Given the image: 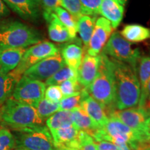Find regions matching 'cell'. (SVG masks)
<instances>
[{
    "label": "cell",
    "mask_w": 150,
    "mask_h": 150,
    "mask_svg": "<svg viewBox=\"0 0 150 150\" xmlns=\"http://www.w3.org/2000/svg\"><path fill=\"white\" fill-rule=\"evenodd\" d=\"M65 65V61L60 52L50 56L33 65L24 73V76L33 79L42 81L48 79Z\"/></svg>",
    "instance_id": "obj_11"
},
{
    "label": "cell",
    "mask_w": 150,
    "mask_h": 150,
    "mask_svg": "<svg viewBox=\"0 0 150 150\" xmlns=\"http://www.w3.org/2000/svg\"><path fill=\"white\" fill-rule=\"evenodd\" d=\"M16 149L26 150H56L47 127L42 126L13 130Z\"/></svg>",
    "instance_id": "obj_6"
},
{
    "label": "cell",
    "mask_w": 150,
    "mask_h": 150,
    "mask_svg": "<svg viewBox=\"0 0 150 150\" xmlns=\"http://www.w3.org/2000/svg\"><path fill=\"white\" fill-rule=\"evenodd\" d=\"M81 102L80 107L100 128H102L106 125L108 120V117L105 112L104 108L89 95L86 88L82 90L81 92Z\"/></svg>",
    "instance_id": "obj_14"
},
{
    "label": "cell",
    "mask_w": 150,
    "mask_h": 150,
    "mask_svg": "<svg viewBox=\"0 0 150 150\" xmlns=\"http://www.w3.org/2000/svg\"><path fill=\"white\" fill-rule=\"evenodd\" d=\"M109 116L116 118L131 129L145 135L146 122L150 117V110L139 106L124 110L114 109L109 112Z\"/></svg>",
    "instance_id": "obj_10"
},
{
    "label": "cell",
    "mask_w": 150,
    "mask_h": 150,
    "mask_svg": "<svg viewBox=\"0 0 150 150\" xmlns=\"http://www.w3.org/2000/svg\"><path fill=\"white\" fill-rule=\"evenodd\" d=\"M83 16L95 17L99 14L102 0H80Z\"/></svg>",
    "instance_id": "obj_33"
},
{
    "label": "cell",
    "mask_w": 150,
    "mask_h": 150,
    "mask_svg": "<svg viewBox=\"0 0 150 150\" xmlns=\"http://www.w3.org/2000/svg\"><path fill=\"white\" fill-rule=\"evenodd\" d=\"M121 35L130 42H140L150 38V29L138 24H127L121 31Z\"/></svg>",
    "instance_id": "obj_23"
},
{
    "label": "cell",
    "mask_w": 150,
    "mask_h": 150,
    "mask_svg": "<svg viewBox=\"0 0 150 150\" xmlns=\"http://www.w3.org/2000/svg\"><path fill=\"white\" fill-rule=\"evenodd\" d=\"M18 81L11 72L7 74L0 72V106L12 97Z\"/></svg>",
    "instance_id": "obj_24"
},
{
    "label": "cell",
    "mask_w": 150,
    "mask_h": 150,
    "mask_svg": "<svg viewBox=\"0 0 150 150\" xmlns=\"http://www.w3.org/2000/svg\"><path fill=\"white\" fill-rule=\"evenodd\" d=\"M112 60L115 82L116 109L124 110L136 107L139 104L141 95L137 70L127 63Z\"/></svg>",
    "instance_id": "obj_1"
},
{
    "label": "cell",
    "mask_w": 150,
    "mask_h": 150,
    "mask_svg": "<svg viewBox=\"0 0 150 150\" xmlns=\"http://www.w3.org/2000/svg\"><path fill=\"white\" fill-rule=\"evenodd\" d=\"M81 45L80 41L77 42L75 41L62 47L60 52L65 65L76 70H78L83 59V50Z\"/></svg>",
    "instance_id": "obj_19"
},
{
    "label": "cell",
    "mask_w": 150,
    "mask_h": 150,
    "mask_svg": "<svg viewBox=\"0 0 150 150\" xmlns=\"http://www.w3.org/2000/svg\"><path fill=\"white\" fill-rule=\"evenodd\" d=\"M99 65V56H92L86 54L79 67L78 81L83 88H87L97 74Z\"/></svg>",
    "instance_id": "obj_16"
},
{
    "label": "cell",
    "mask_w": 150,
    "mask_h": 150,
    "mask_svg": "<svg viewBox=\"0 0 150 150\" xmlns=\"http://www.w3.org/2000/svg\"><path fill=\"white\" fill-rule=\"evenodd\" d=\"M43 17L48 24V34L50 38L56 42H75L71 38L68 30L60 21L54 12H43Z\"/></svg>",
    "instance_id": "obj_17"
},
{
    "label": "cell",
    "mask_w": 150,
    "mask_h": 150,
    "mask_svg": "<svg viewBox=\"0 0 150 150\" xmlns=\"http://www.w3.org/2000/svg\"><path fill=\"white\" fill-rule=\"evenodd\" d=\"M9 8L20 18L29 21H35L39 18L41 6L40 0H3Z\"/></svg>",
    "instance_id": "obj_13"
},
{
    "label": "cell",
    "mask_w": 150,
    "mask_h": 150,
    "mask_svg": "<svg viewBox=\"0 0 150 150\" xmlns=\"http://www.w3.org/2000/svg\"><path fill=\"white\" fill-rule=\"evenodd\" d=\"M117 1H119V2L122 5V6H125V5L126 4V3H127V0H117Z\"/></svg>",
    "instance_id": "obj_44"
},
{
    "label": "cell",
    "mask_w": 150,
    "mask_h": 150,
    "mask_svg": "<svg viewBox=\"0 0 150 150\" xmlns=\"http://www.w3.org/2000/svg\"><path fill=\"white\" fill-rule=\"evenodd\" d=\"M16 139L8 129L0 128V150H14Z\"/></svg>",
    "instance_id": "obj_32"
},
{
    "label": "cell",
    "mask_w": 150,
    "mask_h": 150,
    "mask_svg": "<svg viewBox=\"0 0 150 150\" xmlns=\"http://www.w3.org/2000/svg\"><path fill=\"white\" fill-rule=\"evenodd\" d=\"M11 11L8 7L4 2L3 0H0V20L6 18L10 15Z\"/></svg>",
    "instance_id": "obj_39"
},
{
    "label": "cell",
    "mask_w": 150,
    "mask_h": 150,
    "mask_svg": "<svg viewBox=\"0 0 150 150\" xmlns=\"http://www.w3.org/2000/svg\"><path fill=\"white\" fill-rule=\"evenodd\" d=\"M97 150H118L117 146L106 140H95Z\"/></svg>",
    "instance_id": "obj_38"
},
{
    "label": "cell",
    "mask_w": 150,
    "mask_h": 150,
    "mask_svg": "<svg viewBox=\"0 0 150 150\" xmlns=\"http://www.w3.org/2000/svg\"><path fill=\"white\" fill-rule=\"evenodd\" d=\"M54 13L58 17L59 20L68 30L72 39L76 40V33H77V21L68 11L65 10L61 6H59L54 9Z\"/></svg>",
    "instance_id": "obj_27"
},
{
    "label": "cell",
    "mask_w": 150,
    "mask_h": 150,
    "mask_svg": "<svg viewBox=\"0 0 150 150\" xmlns=\"http://www.w3.org/2000/svg\"><path fill=\"white\" fill-rule=\"evenodd\" d=\"M138 76L141 90L140 102L138 104L139 107H146V89L148 82L150 80V56H143L140 59L138 65Z\"/></svg>",
    "instance_id": "obj_22"
},
{
    "label": "cell",
    "mask_w": 150,
    "mask_h": 150,
    "mask_svg": "<svg viewBox=\"0 0 150 150\" xmlns=\"http://www.w3.org/2000/svg\"><path fill=\"white\" fill-rule=\"evenodd\" d=\"M125 8L117 0H102L99 14L108 20L112 29H116L122 20Z\"/></svg>",
    "instance_id": "obj_18"
},
{
    "label": "cell",
    "mask_w": 150,
    "mask_h": 150,
    "mask_svg": "<svg viewBox=\"0 0 150 150\" xmlns=\"http://www.w3.org/2000/svg\"><path fill=\"white\" fill-rule=\"evenodd\" d=\"M45 89V83L23 75L16 85L11 97L36 108L44 98Z\"/></svg>",
    "instance_id": "obj_9"
},
{
    "label": "cell",
    "mask_w": 150,
    "mask_h": 150,
    "mask_svg": "<svg viewBox=\"0 0 150 150\" xmlns=\"http://www.w3.org/2000/svg\"><path fill=\"white\" fill-rule=\"evenodd\" d=\"M0 120L13 130L42 126L43 120L36 108L20 102L13 97L0 106Z\"/></svg>",
    "instance_id": "obj_4"
},
{
    "label": "cell",
    "mask_w": 150,
    "mask_h": 150,
    "mask_svg": "<svg viewBox=\"0 0 150 150\" xmlns=\"http://www.w3.org/2000/svg\"><path fill=\"white\" fill-rule=\"evenodd\" d=\"M99 56V65L96 77L86 91L94 99L104 108L115 106V82L114 76L113 62L104 54Z\"/></svg>",
    "instance_id": "obj_2"
},
{
    "label": "cell",
    "mask_w": 150,
    "mask_h": 150,
    "mask_svg": "<svg viewBox=\"0 0 150 150\" xmlns=\"http://www.w3.org/2000/svg\"><path fill=\"white\" fill-rule=\"evenodd\" d=\"M81 102V94L77 95L63 97L59 102L60 110H68L71 111L74 108L80 107Z\"/></svg>",
    "instance_id": "obj_34"
},
{
    "label": "cell",
    "mask_w": 150,
    "mask_h": 150,
    "mask_svg": "<svg viewBox=\"0 0 150 150\" xmlns=\"http://www.w3.org/2000/svg\"><path fill=\"white\" fill-rule=\"evenodd\" d=\"M56 150H76L74 149H72V148H70V147H59V148H57Z\"/></svg>",
    "instance_id": "obj_43"
},
{
    "label": "cell",
    "mask_w": 150,
    "mask_h": 150,
    "mask_svg": "<svg viewBox=\"0 0 150 150\" xmlns=\"http://www.w3.org/2000/svg\"><path fill=\"white\" fill-rule=\"evenodd\" d=\"M44 98L52 102L59 103L63 98L59 85L48 86L45 91Z\"/></svg>",
    "instance_id": "obj_36"
},
{
    "label": "cell",
    "mask_w": 150,
    "mask_h": 150,
    "mask_svg": "<svg viewBox=\"0 0 150 150\" xmlns=\"http://www.w3.org/2000/svg\"><path fill=\"white\" fill-rule=\"evenodd\" d=\"M60 5L68 11L76 21L83 16L80 0H60Z\"/></svg>",
    "instance_id": "obj_31"
},
{
    "label": "cell",
    "mask_w": 150,
    "mask_h": 150,
    "mask_svg": "<svg viewBox=\"0 0 150 150\" xmlns=\"http://www.w3.org/2000/svg\"><path fill=\"white\" fill-rule=\"evenodd\" d=\"M118 150H132L131 149V147L127 145L126 143H122L117 145Z\"/></svg>",
    "instance_id": "obj_41"
},
{
    "label": "cell",
    "mask_w": 150,
    "mask_h": 150,
    "mask_svg": "<svg viewBox=\"0 0 150 150\" xmlns=\"http://www.w3.org/2000/svg\"><path fill=\"white\" fill-rule=\"evenodd\" d=\"M76 150H97L95 140L90 135L83 131H80Z\"/></svg>",
    "instance_id": "obj_35"
},
{
    "label": "cell",
    "mask_w": 150,
    "mask_h": 150,
    "mask_svg": "<svg viewBox=\"0 0 150 150\" xmlns=\"http://www.w3.org/2000/svg\"><path fill=\"white\" fill-rule=\"evenodd\" d=\"M26 49H9L0 51V72L9 73L20 64Z\"/></svg>",
    "instance_id": "obj_20"
},
{
    "label": "cell",
    "mask_w": 150,
    "mask_h": 150,
    "mask_svg": "<svg viewBox=\"0 0 150 150\" xmlns=\"http://www.w3.org/2000/svg\"><path fill=\"white\" fill-rule=\"evenodd\" d=\"M79 129L74 125L65 128L50 130L55 147H70L77 149Z\"/></svg>",
    "instance_id": "obj_15"
},
{
    "label": "cell",
    "mask_w": 150,
    "mask_h": 150,
    "mask_svg": "<svg viewBox=\"0 0 150 150\" xmlns=\"http://www.w3.org/2000/svg\"><path fill=\"white\" fill-rule=\"evenodd\" d=\"M59 88L63 97H70L81 94L83 88L79 83L78 79H70L60 83Z\"/></svg>",
    "instance_id": "obj_30"
},
{
    "label": "cell",
    "mask_w": 150,
    "mask_h": 150,
    "mask_svg": "<svg viewBox=\"0 0 150 150\" xmlns=\"http://www.w3.org/2000/svg\"><path fill=\"white\" fill-rule=\"evenodd\" d=\"M36 110L41 119L44 120L60 110V105L59 103L50 102L45 98H43L37 106Z\"/></svg>",
    "instance_id": "obj_29"
},
{
    "label": "cell",
    "mask_w": 150,
    "mask_h": 150,
    "mask_svg": "<svg viewBox=\"0 0 150 150\" xmlns=\"http://www.w3.org/2000/svg\"><path fill=\"white\" fill-rule=\"evenodd\" d=\"M95 22L96 18L89 16H82L77 21V32L86 49L93 33Z\"/></svg>",
    "instance_id": "obj_26"
},
{
    "label": "cell",
    "mask_w": 150,
    "mask_h": 150,
    "mask_svg": "<svg viewBox=\"0 0 150 150\" xmlns=\"http://www.w3.org/2000/svg\"><path fill=\"white\" fill-rule=\"evenodd\" d=\"M14 150H26V149H15Z\"/></svg>",
    "instance_id": "obj_45"
},
{
    "label": "cell",
    "mask_w": 150,
    "mask_h": 150,
    "mask_svg": "<svg viewBox=\"0 0 150 150\" xmlns=\"http://www.w3.org/2000/svg\"><path fill=\"white\" fill-rule=\"evenodd\" d=\"M145 135L150 142V117L147 120V122H146L145 129Z\"/></svg>",
    "instance_id": "obj_40"
},
{
    "label": "cell",
    "mask_w": 150,
    "mask_h": 150,
    "mask_svg": "<svg viewBox=\"0 0 150 150\" xmlns=\"http://www.w3.org/2000/svg\"><path fill=\"white\" fill-rule=\"evenodd\" d=\"M40 2L43 12L45 13L54 12L56 8L61 6L60 0H40Z\"/></svg>",
    "instance_id": "obj_37"
},
{
    "label": "cell",
    "mask_w": 150,
    "mask_h": 150,
    "mask_svg": "<svg viewBox=\"0 0 150 150\" xmlns=\"http://www.w3.org/2000/svg\"><path fill=\"white\" fill-rule=\"evenodd\" d=\"M112 32L111 24L103 17L97 19L91 38L87 47V54L97 56L103 50Z\"/></svg>",
    "instance_id": "obj_12"
},
{
    "label": "cell",
    "mask_w": 150,
    "mask_h": 150,
    "mask_svg": "<svg viewBox=\"0 0 150 150\" xmlns=\"http://www.w3.org/2000/svg\"><path fill=\"white\" fill-rule=\"evenodd\" d=\"M102 53L110 59L122 62L137 70V64L140 59L139 49H133L130 42L125 40L120 33L113 32L110 35Z\"/></svg>",
    "instance_id": "obj_7"
},
{
    "label": "cell",
    "mask_w": 150,
    "mask_h": 150,
    "mask_svg": "<svg viewBox=\"0 0 150 150\" xmlns=\"http://www.w3.org/2000/svg\"><path fill=\"white\" fill-rule=\"evenodd\" d=\"M70 79H78V72L65 65L45 81V85H59L62 82Z\"/></svg>",
    "instance_id": "obj_28"
},
{
    "label": "cell",
    "mask_w": 150,
    "mask_h": 150,
    "mask_svg": "<svg viewBox=\"0 0 150 150\" xmlns=\"http://www.w3.org/2000/svg\"><path fill=\"white\" fill-rule=\"evenodd\" d=\"M94 140H106L115 145L126 143L132 150H145L150 142L145 135L131 129L115 117H108L104 127L92 136Z\"/></svg>",
    "instance_id": "obj_3"
},
{
    "label": "cell",
    "mask_w": 150,
    "mask_h": 150,
    "mask_svg": "<svg viewBox=\"0 0 150 150\" xmlns=\"http://www.w3.org/2000/svg\"><path fill=\"white\" fill-rule=\"evenodd\" d=\"M40 33L17 20L0 22V51L32 46L41 42Z\"/></svg>",
    "instance_id": "obj_5"
},
{
    "label": "cell",
    "mask_w": 150,
    "mask_h": 150,
    "mask_svg": "<svg viewBox=\"0 0 150 150\" xmlns=\"http://www.w3.org/2000/svg\"><path fill=\"white\" fill-rule=\"evenodd\" d=\"M146 95H147V97H148L150 99V80L148 82V84L147 86V89H146Z\"/></svg>",
    "instance_id": "obj_42"
},
{
    "label": "cell",
    "mask_w": 150,
    "mask_h": 150,
    "mask_svg": "<svg viewBox=\"0 0 150 150\" xmlns=\"http://www.w3.org/2000/svg\"><path fill=\"white\" fill-rule=\"evenodd\" d=\"M73 125L72 111L68 110H59L46 120V125L49 130L65 128Z\"/></svg>",
    "instance_id": "obj_25"
},
{
    "label": "cell",
    "mask_w": 150,
    "mask_h": 150,
    "mask_svg": "<svg viewBox=\"0 0 150 150\" xmlns=\"http://www.w3.org/2000/svg\"><path fill=\"white\" fill-rule=\"evenodd\" d=\"M74 125L81 131H83L91 137L100 128L81 107L71 110Z\"/></svg>",
    "instance_id": "obj_21"
},
{
    "label": "cell",
    "mask_w": 150,
    "mask_h": 150,
    "mask_svg": "<svg viewBox=\"0 0 150 150\" xmlns=\"http://www.w3.org/2000/svg\"><path fill=\"white\" fill-rule=\"evenodd\" d=\"M59 52V48L54 43L47 40L41 41L31 46L29 48L26 49L20 64L11 72L20 80L24 73L30 67L42 60L55 55Z\"/></svg>",
    "instance_id": "obj_8"
},
{
    "label": "cell",
    "mask_w": 150,
    "mask_h": 150,
    "mask_svg": "<svg viewBox=\"0 0 150 150\" xmlns=\"http://www.w3.org/2000/svg\"><path fill=\"white\" fill-rule=\"evenodd\" d=\"M145 150H150V147H149V148H147V149H145Z\"/></svg>",
    "instance_id": "obj_46"
}]
</instances>
